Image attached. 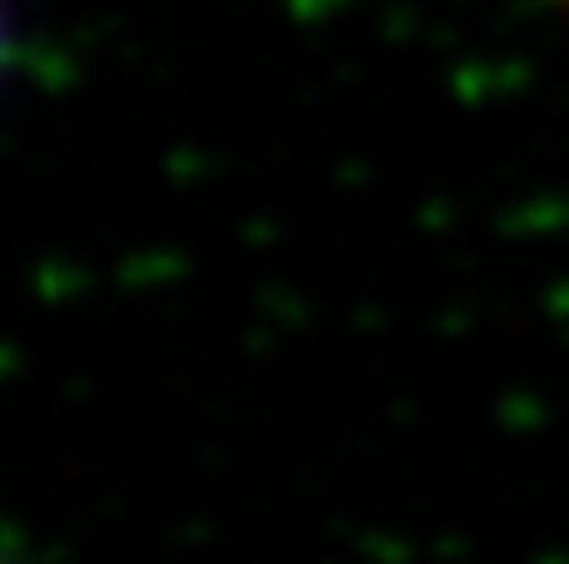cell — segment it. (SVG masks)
Segmentation results:
<instances>
[{
	"label": "cell",
	"instance_id": "1",
	"mask_svg": "<svg viewBox=\"0 0 569 564\" xmlns=\"http://www.w3.org/2000/svg\"><path fill=\"white\" fill-rule=\"evenodd\" d=\"M565 10H569V0H565Z\"/></svg>",
	"mask_w": 569,
	"mask_h": 564
}]
</instances>
